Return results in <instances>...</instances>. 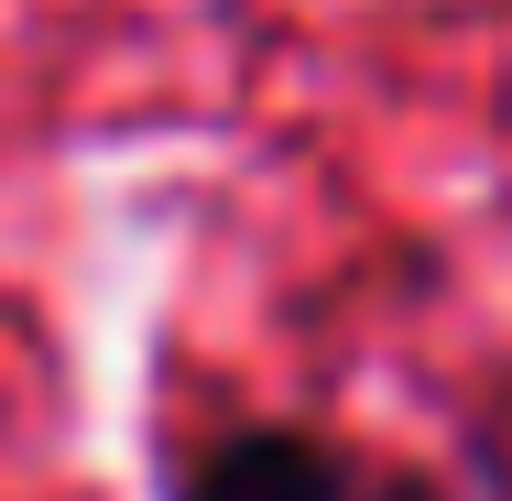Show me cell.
<instances>
[{
  "instance_id": "obj_2",
  "label": "cell",
  "mask_w": 512,
  "mask_h": 501,
  "mask_svg": "<svg viewBox=\"0 0 512 501\" xmlns=\"http://www.w3.org/2000/svg\"><path fill=\"white\" fill-rule=\"evenodd\" d=\"M360 501H469L447 469H425V458H371L360 469Z\"/></svg>"
},
{
  "instance_id": "obj_1",
  "label": "cell",
  "mask_w": 512,
  "mask_h": 501,
  "mask_svg": "<svg viewBox=\"0 0 512 501\" xmlns=\"http://www.w3.org/2000/svg\"><path fill=\"white\" fill-rule=\"evenodd\" d=\"M360 447L295 425V414H240V425H207L186 447L153 458V501H360Z\"/></svg>"
}]
</instances>
